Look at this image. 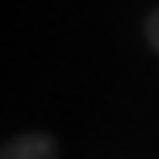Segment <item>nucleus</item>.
I'll return each instance as SVG.
<instances>
[{"instance_id":"1","label":"nucleus","mask_w":159,"mask_h":159,"mask_svg":"<svg viewBox=\"0 0 159 159\" xmlns=\"http://www.w3.org/2000/svg\"><path fill=\"white\" fill-rule=\"evenodd\" d=\"M0 159H59V143H55V136L39 133V130L20 133L3 143Z\"/></svg>"},{"instance_id":"2","label":"nucleus","mask_w":159,"mask_h":159,"mask_svg":"<svg viewBox=\"0 0 159 159\" xmlns=\"http://www.w3.org/2000/svg\"><path fill=\"white\" fill-rule=\"evenodd\" d=\"M146 39H149V46L159 52V7L146 16Z\"/></svg>"}]
</instances>
